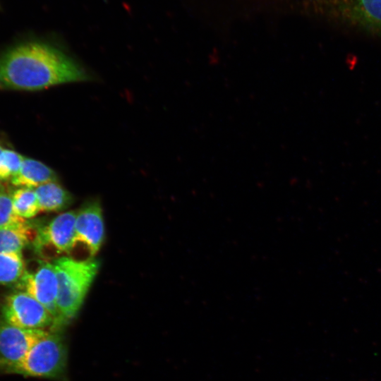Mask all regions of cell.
Here are the masks:
<instances>
[{"mask_svg": "<svg viewBox=\"0 0 381 381\" xmlns=\"http://www.w3.org/2000/svg\"><path fill=\"white\" fill-rule=\"evenodd\" d=\"M90 78L75 61L45 43H22L0 56L1 89L33 91Z\"/></svg>", "mask_w": 381, "mask_h": 381, "instance_id": "obj_1", "label": "cell"}, {"mask_svg": "<svg viewBox=\"0 0 381 381\" xmlns=\"http://www.w3.org/2000/svg\"><path fill=\"white\" fill-rule=\"evenodd\" d=\"M58 282L57 307L66 323L78 313L99 269L97 259L61 256L53 262Z\"/></svg>", "mask_w": 381, "mask_h": 381, "instance_id": "obj_2", "label": "cell"}, {"mask_svg": "<svg viewBox=\"0 0 381 381\" xmlns=\"http://www.w3.org/2000/svg\"><path fill=\"white\" fill-rule=\"evenodd\" d=\"M67 349L58 331H47L19 363L1 372L25 376L59 378L64 375Z\"/></svg>", "mask_w": 381, "mask_h": 381, "instance_id": "obj_3", "label": "cell"}, {"mask_svg": "<svg viewBox=\"0 0 381 381\" xmlns=\"http://www.w3.org/2000/svg\"><path fill=\"white\" fill-rule=\"evenodd\" d=\"M325 18L365 32L381 35V0H313Z\"/></svg>", "mask_w": 381, "mask_h": 381, "instance_id": "obj_4", "label": "cell"}, {"mask_svg": "<svg viewBox=\"0 0 381 381\" xmlns=\"http://www.w3.org/2000/svg\"><path fill=\"white\" fill-rule=\"evenodd\" d=\"M16 290L25 291L49 311L54 321L52 331H58L66 324L57 307L58 282L53 262L38 260L33 270L26 267Z\"/></svg>", "mask_w": 381, "mask_h": 381, "instance_id": "obj_5", "label": "cell"}, {"mask_svg": "<svg viewBox=\"0 0 381 381\" xmlns=\"http://www.w3.org/2000/svg\"><path fill=\"white\" fill-rule=\"evenodd\" d=\"M2 320L13 326L53 330L54 321L49 311L35 298L23 291L6 295L1 306ZM46 330V329H45Z\"/></svg>", "mask_w": 381, "mask_h": 381, "instance_id": "obj_6", "label": "cell"}, {"mask_svg": "<svg viewBox=\"0 0 381 381\" xmlns=\"http://www.w3.org/2000/svg\"><path fill=\"white\" fill-rule=\"evenodd\" d=\"M76 212H64L47 224H37L36 236L31 243L41 256L50 254L68 255L75 247V222Z\"/></svg>", "mask_w": 381, "mask_h": 381, "instance_id": "obj_7", "label": "cell"}, {"mask_svg": "<svg viewBox=\"0 0 381 381\" xmlns=\"http://www.w3.org/2000/svg\"><path fill=\"white\" fill-rule=\"evenodd\" d=\"M45 329H25L0 320V371L20 362Z\"/></svg>", "mask_w": 381, "mask_h": 381, "instance_id": "obj_8", "label": "cell"}, {"mask_svg": "<svg viewBox=\"0 0 381 381\" xmlns=\"http://www.w3.org/2000/svg\"><path fill=\"white\" fill-rule=\"evenodd\" d=\"M75 233L76 245L82 244L90 258H94L104 238L102 209L98 201L90 202L76 212Z\"/></svg>", "mask_w": 381, "mask_h": 381, "instance_id": "obj_9", "label": "cell"}, {"mask_svg": "<svg viewBox=\"0 0 381 381\" xmlns=\"http://www.w3.org/2000/svg\"><path fill=\"white\" fill-rule=\"evenodd\" d=\"M55 181L57 177L53 169L38 160L25 157L19 173L11 179L15 186L31 188Z\"/></svg>", "mask_w": 381, "mask_h": 381, "instance_id": "obj_10", "label": "cell"}, {"mask_svg": "<svg viewBox=\"0 0 381 381\" xmlns=\"http://www.w3.org/2000/svg\"><path fill=\"white\" fill-rule=\"evenodd\" d=\"M34 189L40 212H61L73 202L72 195L57 181L44 183Z\"/></svg>", "mask_w": 381, "mask_h": 381, "instance_id": "obj_11", "label": "cell"}, {"mask_svg": "<svg viewBox=\"0 0 381 381\" xmlns=\"http://www.w3.org/2000/svg\"><path fill=\"white\" fill-rule=\"evenodd\" d=\"M37 224L28 221L23 226L17 228H0V253L21 252L34 241Z\"/></svg>", "mask_w": 381, "mask_h": 381, "instance_id": "obj_12", "label": "cell"}, {"mask_svg": "<svg viewBox=\"0 0 381 381\" xmlns=\"http://www.w3.org/2000/svg\"><path fill=\"white\" fill-rule=\"evenodd\" d=\"M25 271L21 252L0 253V284L16 289Z\"/></svg>", "mask_w": 381, "mask_h": 381, "instance_id": "obj_13", "label": "cell"}, {"mask_svg": "<svg viewBox=\"0 0 381 381\" xmlns=\"http://www.w3.org/2000/svg\"><path fill=\"white\" fill-rule=\"evenodd\" d=\"M16 214L23 218H31L40 212V207L34 188L20 187L11 193Z\"/></svg>", "mask_w": 381, "mask_h": 381, "instance_id": "obj_14", "label": "cell"}, {"mask_svg": "<svg viewBox=\"0 0 381 381\" xmlns=\"http://www.w3.org/2000/svg\"><path fill=\"white\" fill-rule=\"evenodd\" d=\"M28 221L16 214L11 193L0 191V228H17L26 224Z\"/></svg>", "mask_w": 381, "mask_h": 381, "instance_id": "obj_15", "label": "cell"}, {"mask_svg": "<svg viewBox=\"0 0 381 381\" xmlns=\"http://www.w3.org/2000/svg\"><path fill=\"white\" fill-rule=\"evenodd\" d=\"M23 158L24 157L13 150L4 149L2 160L5 168L10 174L11 179L19 173Z\"/></svg>", "mask_w": 381, "mask_h": 381, "instance_id": "obj_16", "label": "cell"}, {"mask_svg": "<svg viewBox=\"0 0 381 381\" xmlns=\"http://www.w3.org/2000/svg\"><path fill=\"white\" fill-rule=\"evenodd\" d=\"M3 151H4V148L1 146H0V180H7L10 179L11 176L3 163V160H2Z\"/></svg>", "mask_w": 381, "mask_h": 381, "instance_id": "obj_17", "label": "cell"}, {"mask_svg": "<svg viewBox=\"0 0 381 381\" xmlns=\"http://www.w3.org/2000/svg\"><path fill=\"white\" fill-rule=\"evenodd\" d=\"M2 190V188H1V184H0V191Z\"/></svg>", "mask_w": 381, "mask_h": 381, "instance_id": "obj_18", "label": "cell"}]
</instances>
